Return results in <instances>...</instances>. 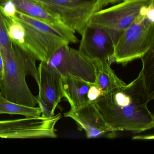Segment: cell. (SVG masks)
Masks as SVG:
<instances>
[{
  "mask_svg": "<svg viewBox=\"0 0 154 154\" xmlns=\"http://www.w3.org/2000/svg\"><path fill=\"white\" fill-rule=\"evenodd\" d=\"M153 100L140 71L130 83L102 95L92 103L112 130L140 133L154 128V115L147 106Z\"/></svg>",
  "mask_w": 154,
  "mask_h": 154,
  "instance_id": "6da1fadb",
  "label": "cell"
},
{
  "mask_svg": "<svg viewBox=\"0 0 154 154\" xmlns=\"http://www.w3.org/2000/svg\"><path fill=\"white\" fill-rule=\"evenodd\" d=\"M12 45V55L4 62V73L0 81V93L15 103L35 107L36 97L30 91L26 76L31 75L37 83V60L21 47L13 43Z\"/></svg>",
  "mask_w": 154,
  "mask_h": 154,
  "instance_id": "7a4b0ae2",
  "label": "cell"
},
{
  "mask_svg": "<svg viewBox=\"0 0 154 154\" xmlns=\"http://www.w3.org/2000/svg\"><path fill=\"white\" fill-rule=\"evenodd\" d=\"M14 18L25 29L23 49L41 62H47L59 48L71 43L61 31L18 11Z\"/></svg>",
  "mask_w": 154,
  "mask_h": 154,
  "instance_id": "3957f363",
  "label": "cell"
},
{
  "mask_svg": "<svg viewBox=\"0 0 154 154\" xmlns=\"http://www.w3.org/2000/svg\"><path fill=\"white\" fill-rule=\"evenodd\" d=\"M154 47V21L140 13L120 36L114 45L113 59L125 66L140 59Z\"/></svg>",
  "mask_w": 154,
  "mask_h": 154,
  "instance_id": "277c9868",
  "label": "cell"
},
{
  "mask_svg": "<svg viewBox=\"0 0 154 154\" xmlns=\"http://www.w3.org/2000/svg\"><path fill=\"white\" fill-rule=\"evenodd\" d=\"M154 3V0H123L94 13L87 26L103 29L114 45L122 32L140 14L142 9Z\"/></svg>",
  "mask_w": 154,
  "mask_h": 154,
  "instance_id": "5b68a950",
  "label": "cell"
},
{
  "mask_svg": "<svg viewBox=\"0 0 154 154\" xmlns=\"http://www.w3.org/2000/svg\"><path fill=\"white\" fill-rule=\"evenodd\" d=\"M58 17L75 33L82 35L93 15L102 9L104 0H30Z\"/></svg>",
  "mask_w": 154,
  "mask_h": 154,
  "instance_id": "8992f818",
  "label": "cell"
},
{
  "mask_svg": "<svg viewBox=\"0 0 154 154\" xmlns=\"http://www.w3.org/2000/svg\"><path fill=\"white\" fill-rule=\"evenodd\" d=\"M44 63L61 76H73L95 83L93 60L79 50L70 47L69 45L59 48Z\"/></svg>",
  "mask_w": 154,
  "mask_h": 154,
  "instance_id": "52a82bcc",
  "label": "cell"
},
{
  "mask_svg": "<svg viewBox=\"0 0 154 154\" xmlns=\"http://www.w3.org/2000/svg\"><path fill=\"white\" fill-rule=\"evenodd\" d=\"M62 115L58 113L50 118L42 116L26 117L18 119L0 120V138L35 139L56 138V124Z\"/></svg>",
  "mask_w": 154,
  "mask_h": 154,
  "instance_id": "ba28073f",
  "label": "cell"
},
{
  "mask_svg": "<svg viewBox=\"0 0 154 154\" xmlns=\"http://www.w3.org/2000/svg\"><path fill=\"white\" fill-rule=\"evenodd\" d=\"M81 36L78 50L92 60H113L114 45L103 29L87 25Z\"/></svg>",
  "mask_w": 154,
  "mask_h": 154,
  "instance_id": "9c48e42d",
  "label": "cell"
},
{
  "mask_svg": "<svg viewBox=\"0 0 154 154\" xmlns=\"http://www.w3.org/2000/svg\"><path fill=\"white\" fill-rule=\"evenodd\" d=\"M65 117L73 119L80 128L84 130L88 138L107 136L111 137L116 131L106 123L92 103L77 110L72 109L64 113Z\"/></svg>",
  "mask_w": 154,
  "mask_h": 154,
  "instance_id": "30bf717a",
  "label": "cell"
},
{
  "mask_svg": "<svg viewBox=\"0 0 154 154\" xmlns=\"http://www.w3.org/2000/svg\"><path fill=\"white\" fill-rule=\"evenodd\" d=\"M11 1L14 2L18 11L38 20L61 31L68 38L72 44H76L79 42L74 30L66 26L58 17L42 6L30 0Z\"/></svg>",
  "mask_w": 154,
  "mask_h": 154,
  "instance_id": "8fae6325",
  "label": "cell"
},
{
  "mask_svg": "<svg viewBox=\"0 0 154 154\" xmlns=\"http://www.w3.org/2000/svg\"><path fill=\"white\" fill-rule=\"evenodd\" d=\"M39 94L38 96L55 110L63 98L61 75L41 62L38 67Z\"/></svg>",
  "mask_w": 154,
  "mask_h": 154,
  "instance_id": "7c38bea8",
  "label": "cell"
},
{
  "mask_svg": "<svg viewBox=\"0 0 154 154\" xmlns=\"http://www.w3.org/2000/svg\"><path fill=\"white\" fill-rule=\"evenodd\" d=\"M61 77L63 96L70 103L72 109L77 110L91 103L88 97L90 83L73 76Z\"/></svg>",
  "mask_w": 154,
  "mask_h": 154,
  "instance_id": "4fadbf2b",
  "label": "cell"
},
{
  "mask_svg": "<svg viewBox=\"0 0 154 154\" xmlns=\"http://www.w3.org/2000/svg\"><path fill=\"white\" fill-rule=\"evenodd\" d=\"M95 67V84L99 86L104 94L117 90L127 84L117 76L108 61L93 60Z\"/></svg>",
  "mask_w": 154,
  "mask_h": 154,
  "instance_id": "5bb4252c",
  "label": "cell"
},
{
  "mask_svg": "<svg viewBox=\"0 0 154 154\" xmlns=\"http://www.w3.org/2000/svg\"><path fill=\"white\" fill-rule=\"evenodd\" d=\"M2 114L38 117L41 116V111L39 107H30L11 101L0 93V115Z\"/></svg>",
  "mask_w": 154,
  "mask_h": 154,
  "instance_id": "9a60e30c",
  "label": "cell"
},
{
  "mask_svg": "<svg viewBox=\"0 0 154 154\" xmlns=\"http://www.w3.org/2000/svg\"><path fill=\"white\" fill-rule=\"evenodd\" d=\"M142 61V72L146 87L152 99L154 98V47L140 58Z\"/></svg>",
  "mask_w": 154,
  "mask_h": 154,
  "instance_id": "2e32d148",
  "label": "cell"
},
{
  "mask_svg": "<svg viewBox=\"0 0 154 154\" xmlns=\"http://www.w3.org/2000/svg\"><path fill=\"white\" fill-rule=\"evenodd\" d=\"M0 52L4 62L9 59L13 53V45L8 35L5 17L0 11Z\"/></svg>",
  "mask_w": 154,
  "mask_h": 154,
  "instance_id": "e0dca14e",
  "label": "cell"
},
{
  "mask_svg": "<svg viewBox=\"0 0 154 154\" xmlns=\"http://www.w3.org/2000/svg\"><path fill=\"white\" fill-rule=\"evenodd\" d=\"M9 37L12 43L23 48L25 42V30L23 26L14 18L5 17Z\"/></svg>",
  "mask_w": 154,
  "mask_h": 154,
  "instance_id": "ac0fdd59",
  "label": "cell"
},
{
  "mask_svg": "<svg viewBox=\"0 0 154 154\" xmlns=\"http://www.w3.org/2000/svg\"><path fill=\"white\" fill-rule=\"evenodd\" d=\"M0 11L5 17L12 18L16 16L17 9L11 0H4L0 3Z\"/></svg>",
  "mask_w": 154,
  "mask_h": 154,
  "instance_id": "d6986e66",
  "label": "cell"
},
{
  "mask_svg": "<svg viewBox=\"0 0 154 154\" xmlns=\"http://www.w3.org/2000/svg\"><path fill=\"white\" fill-rule=\"evenodd\" d=\"M36 100L37 104L41 111V116L45 118H50L54 116L55 111V110L50 106L48 103L42 100L38 96L36 97Z\"/></svg>",
  "mask_w": 154,
  "mask_h": 154,
  "instance_id": "ffe728a7",
  "label": "cell"
},
{
  "mask_svg": "<svg viewBox=\"0 0 154 154\" xmlns=\"http://www.w3.org/2000/svg\"><path fill=\"white\" fill-rule=\"evenodd\" d=\"M104 94L103 91L95 83H91L88 92V97L90 102H93L99 97Z\"/></svg>",
  "mask_w": 154,
  "mask_h": 154,
  "instance_id": "44dd1931",
  "label": "cell"
},
{
  "mask_svg": "<svg viewBox=\"0 0 154 154\" xmlns=\"http://www.w3.org/2000/svg\"><path fill=\"white\" fill-rule=\"evenodd\" d=\"M4 62L1 53L0 52V81L3 77L4 73Z\"/></svg>",
  "mask_w": 154,
  "mask_h": 154,
  "instance_id": "7402d4cb",
  "label": "cell"
},
{
  "mask_svg": "<svg viewBox=\"0 0 154 154\" xmlns=\"http://www.w3.org/2000/svg\"><path fill=\"white\" fill-rule=\"evenodd\" d=\"M122 1L123 0H104V7H106L109 4L114 5L117 4Z\"/></svg>",
  "mask_w": 154,
  "mask_h": 154,
  "instance_id": "603a6c76",
  "label": "cell"
},
{
  "mask_svg": "<svg viewBox=\"0 0 154 154\" xmlns=\"http://www.w3.org/2000/svg\"><path fill=\"white\" fill-rule=\"evenodd\" d=\"M133 139H145V140H150L154 139V136H137L133 137Z\"/></svg>",
  "mask_w": 154,
  "mask_h": 154,
  "instance_id": "cb8c5ba5",
  "label": "cell"
}]
</instances>
